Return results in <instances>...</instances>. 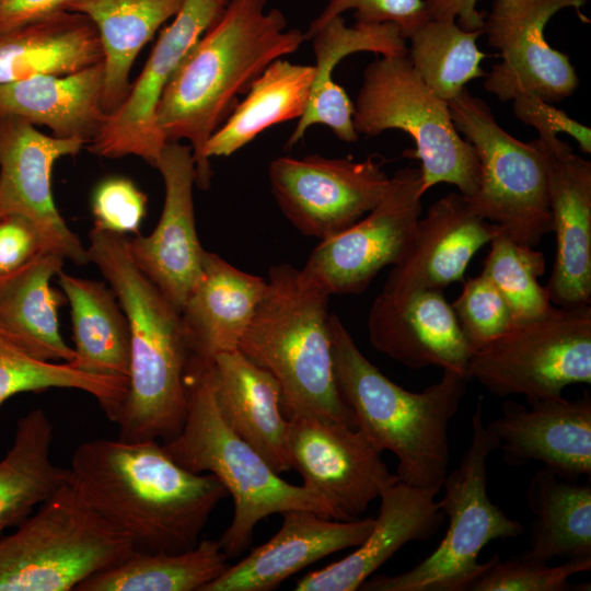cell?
<instances>
[{"label":"cell","instance_id":"obj_1","mask_svg":"<svg viewBox=\"0 0 591 591\" xmlns=\"http://www.w3.org/2000/svg\"><path fill=\"white\" fill-rule=\"evenodd\" d=\"M69 470L83 500L139 552L192 549L228 495L213 474L183 468L158 440L85 441Z\"/></svg>","mask_w":591,"mask_h":591},{"label":"cell","instance_id":"obj_2","mask_svg":"<svg viewBox=\"0 0 591 591\" xmlns=\"http://www.w3.org/2000/svg\"><path fill=\"white\" fill-rule=\"evenodd\" d=\"M268 0H229L220 19L179 63L157 109L166 142L187 140L195 161V184L208 189L212 171L205 149L255 79L276 59L299 49L304 32L288 28Z\"/></svg>","mask_w":591,"mask_h":591},{"label":"cell","instance_id":"obj_3","mask_svg":"<svg viewBox=\"0 0 591 591\" xmlns=\"http://www.w3.org/2000/svg\"><path fill=\"white\" fill-rule=\"evenodd\" d=\"M86 247L124 310L130 333V372L125 399L111 421L118 439L167 442L187 414L185 385L190 358L181 313L134 262L127 237L93 227Z\"/></svg>","mask_w":591,"mask_h":591},{"label":"cell","instance_id":"obj_4","mask_svg":"<svg viewBox=\"0 0 591 591\" xmlns=\"http://www.w3.org/2000/svg\"><path fill=\"white\" fill-rule=\"evenodd\" d=\"M335 376L357 428L381 451L398 460L399 480L439 493L450 463L449 424L465 395L468 378L443 370L422 392L391 381L355 344L340 318L329 314Z\"/></svg>","mask_w":591,"mask_h":591},{"label":"cell","instance_id":"obj_5","mask_svg":"<svg viewBox=\"0 0 591 591\" xmlns=\"http://www.w3.org/2000/svg\"><path fill=\"white\" fill-rule=\"evenodd\" d=\"M212 362L189 358L185 373L186 419L181 432L162 447L183 468L213 474L232 496V522L218 541L225 556H239L250 545L256 524L274 513L309 510L341 520L324 496L280 478L224 422L215 398Z\"/></svg>","mask_w":591,"mask_h":591},{"label":"cell","instance_id":"obj_6","mask_svg":"<svg viewBox=\"0 0 591 591\" xmlns=\"http://www.w3.org/2000/svg\"><path fill=\"white\" fill-rule=\"evenodd\" d=\"M329 297L291 265L270 267L239 350L275 378L286 418L323 416L357 428L335 376Z\"/></svg>","mask_w":591,"mask_h":591},{"label":"cell","instance_id":"obj_7","mask_svg":"<svg viewBox=\"0 0 591 591\" xmlns=\"http://www.w3.org/2000/svg\"><path fill=\"white\" fill-rule=\"evenodd\" d=\"M11 534L0 535V591H70L135 549L71 480Z\"/></svg>","mask_w":591,"mask_h":591},{"label":"cell","instance_id":"obj_8","mask_svg":"<svg viewBox=\"0 0 591 591\" xmlns=\"http://www.w3.org/2000/svg\"><path fill=\"white\" fill-rule=\"evenodd\" d=\"M358 135L376 137L389 129L410 136L420 161L424 194L440 183L457 187L467 199L479 186L474 147L455 128L449 103L419 77L407 56H382L370 62L354 103Z\"/></svg>","mask_w":591,"mask_h":591},{"label":"cell","instance_id":"obj_9","mask_svg":"<svg viewBox=\"0 0 591 591\" xmlns=\"http://www.w3.org/2000/svg\"><path fill=\"white\" fill-rule=\"evenodd\" d=\"M479 396L471 418L470 444L459 466L444 478V494L438 501L449 519L448 530L437 548L419 564L396 576L367 579L363 591H467L484 570L483 548L495 540L513 538L524 531L493 503L487 494V460L497 443L484 421Z\"/></svg>","mask_w":591,"mask_h":591},{"label":"cell","instance_id":"obj_10","mask_svg":"<svg viewBox=\"0 0 591 591\" xmlns=\"http://www.w3.org/2000/svg\"><path fill=\"white\" fill-rule=\"evenodd\" d=\"M448 103L455 128L479 161V186L467 199L472 208L513 242L535 247L553 231L546 146L538 138L523 142L508 134L466 88Z\"/></svg>","mask_w":591,"mask_h":591},{"label":"cell","instance_id":"obj_11","mask_svg":"<svg viewBox=\"0 0 591 591\" xmlns=\"http://www.w3.org/2000/svg\"><path fill=\"white\" fill-rule=\"evenodd\" d=\"M466 375L497 397L528 401L560 396L571 384L591 383V305H552L513 323L471 354Z\"/></svg>","mask_w":591,"mask_h":591},{"label":"cell","instance_id":"obj_12","mask_svg":"<svg viewBox=\"0 0 591 591\" xmlns=\"http://www.w3.org/2000/svg\"><path fill=\"white\" fill-rule=\"evenodd\" d=\"M421 172L397 170L381 201L356 223L322 240L300 270L327 294H358L404 256L422 212Z\"/></svg>","mask_w":591,"mask_h":591},{"label":"cell","instance_id":"obj_13","mask_svg":"<svg viewBox=\"0 0 591 591\" xmlns=\"http://www.w3.org/2000/svg\"><path fill=\"white\" fill-rule=\"evenodd\" d=\"M376 155L362 161L310 154L278 157L268 167L270 189L290 223L322 240L349 228L386 194L391 177Z\"/></svg>","mask_w":591,"mask_h":591},{"label":"cell","instance_id":"obj_14","mask_svg":"<svg viewBox=\"0 0 591 591\" xmlns=\"http://www.w3.org/2000/svg\"><path fill=\"white\" fill-rule=\"evenodd\" d=\"M589 0H494L485 14L483 33L498 49L501 61L486 73L484 89L508 102L529 94L547 103L569 97L579 86L570 58L553 48L545 27L559 11L571 8L583 23L581 9Z\"/></svg>","mask_w":591,"mask_h":591},{"label":"cell","instance_id":"obj_15","mask_svg":"<svg viewBox=\"0 0 591 591\" xmlns=\"http://www.w3.org/2000/svg\"><path fill=\"white\" fill-rule=\"evenodd\" d=\"M229 0H185L160 34L125 101L111 114L89 151L103 158L137 155L157 167L166 143L157 126L162 94L192 47L223 14Z\"/></svg>","mask_w":591,"mask_h":591},{"label":"cell","instance_id":"obj_16","mask_svg":"<svg viewBox=\"0 0 591 591\" xmlns=\"http://www.w3.org/2000/svg\"><path fill=\"white\" fill-rule=\"evenodd\" d=\"M287 419L291 467L304 486L332 503L343 521L359 519L384 489L399 480L359 428L323 416Z\"/></svg>","mask_w":591,"mask_h":591},{"label":"cell","instance_id":"obj_17","mask_svg":"<svg viewBox=\"0 0 591 591\" xmlns=\"http://www.w3.org/2000/svg\"><path fill=\"white\" fill-rule=\"evenodd\" d=\"M88 144L57 138L14 116L0 117V217L18 213L38 230L46 252L77 265L90 262L88 248L60 216L51 193L54 164Z\"/></svg>","mask_w":591,"mask_h":591},{"label":"cell","instance_id":"obj_18","mask_svg":"<svg viewBox=\"0 0 591 591\" xmlns=\"http://www.w3.org/2000/svg\"><path fill=\"white\" fill-rule=\"evenodd\" d=\"M155 169L165 189L160 220L150 235L139 234L127 243L136 265L181 311L201 276L206 252L195 223L192 148L166 142Z\"/></svg>","mask_w":591,"mask_h":591},{"label":"cell","instance_id":"obj_19","mask_svg":"<svg viewBox=\"0 0 591 591\" xmlns=\"http://www.w3.org/2000/svg\"><path fill=\"white\" fill-rule=\"evenodd\" d=\"M486 428L507 465L540 461L566 480L591 475V397L563 395L529 401V407L506 402Z\"/></svg>","mask_w":591,"mask_h":591},{"label":"cell","instance_id":"obj_20","mask_svg":"<svg viewBox=\"0 0 591 591\" xmlns=\"http://www.w3.org/2000/svg\"><path fill=\"white\" fill-rule=\"evenodd\" d=\"M538 139L547 151V193L556 254L545 286L551 303L591 304V162L557 135Z\"/></svg>","mask_w":591,"mask_h":591},{"label":"cell","instance_id":"obj_21","mask_svg":"<svg viewBox=\"0 0 591 591\" xmlns=\"http://www.w3.org/2000/svg\"><path fill=\"white\" fill-rule=\"evenodd\" d=\"M367 326L375 350L410 369L437 367L466 375L472 350L442 290L380 292Z\"/></svg>","mask_w":591,"mask_h":591},{"label":"cell","instance_id":"obj_22","mask_svg":"<svg viewBox=\"0 0 591 591\" xmlns=\"http://www.w3.org/2000/svg\"><path fill=\"white\" fill-rule=\"evenodd\" d=\"M497 225L482 218L461 193H449L420 217L409 247L392 266L382 293L442 290L463 281L467 265L490 242Z\"/></svg>","mask_w":591,"mask_h":591},{"label":"cell","instance_id":"obj_23","mask_svg":"<svg viewBox=\"0 0 591 591\" xmlns=\"http://www.w3.org/2000/svg\"><path fill=\"white\" fill-rule=\"evenodd\" d=\"M280 530L245 558L229 566L201 591H269L304 567L331 554L357 547L375 518L334 520L309 510L281 513Z\"/></svg>","mask_w":591,"mask_h":591},{"label":"cell","instance_id":"obj_24","mask_svg":"<svg viewBox=\"0 0 591 591\" xmlns=\"http://www.w3.org/2000/svg\"><path fill=\"white\" fill-rule=\"evenodd\" d=\"M437 491L397 480L380 496V511L364 541L343 559L299 579L296 591H354L401 547L431 538L444 521Z\"/></svg>","mask_w":591,"mask_h":591},{"label":"cell","instance_id":"obj_25","mask_svg":"<svg viewBox=\"0 0 591 591\" xmlns=\"http://www.w3.org/2000/svg\"><path fill=\"white\" fill-rule=\"evenodd\" d=\"M212 373L215 398L224 422L274 472L290 471L288 419L281 410L280 387L275 378L239 349L217 355Z\"/></svg>","mask_w":591,"mask_h":591},{"label":"cell","instance_id":"obj_26","mask_svg":"<svg viewBox=\"0 0 591 591\" xmlns=\"http://www.w3.org/2000/svg\"><path fill=\"white\" fill-rule=\"evenodd\" d=\"M266 290L262 277L206 251L201 276L179 311L190 356L212 361L239 349Z\"/></svg>","mask_w":591,"mask_h":591},{"label":"cell","instance_id":"obj_27","mask_svg":"<svg viewBox=\"0 0 591 591\" xmlns=\"http://www.w3.org/2000/svg\"><path fill=\"white\" fill-rule=\"evenodd\" d=\"M103 62L96 26L60 10L0 31V84L35 76H68Z\"/></svg>","mask_w":591,"mask_h":591},{"label":"cell","instance_id":"obj_28","mask_svg":"<svg viewBox=\"0 0 591 591\" xmlns=\"http://www.w3.org/2000/svg\"><path fill=\"white\" fill-rule=\"evenodd\" d=\"M63 258L40 253L19 269L0 275V333L28 356L42 361L76 359L63 340L58 320L65 294L50 286Z\"/></svg>","mask_w":591,"mask_h":591},{"label":"cell","instance_id":"obj_29","mask_svg":"<svg viewBox=\"0 0 591 591\" xmlns=\"http://www.w3.org/2000/svg\"><path fill=\"white\" fill-rule=\"evenodd\" d=\"M103 62L68 76H35L0 84V117L47 126L57 138L88 144L103 126Z\"/></svg>","mask_w":591,"mask_h":591},{"label":"cell","instance_id":"obj_30","mask_svg":"<svg viewBox=\"0 0 591 591\" xmlns=\"http://www.w3.org/2000/svg\"><path fill=\"white\" fill-rule=\"evenodd\" d=\"M185 0H77L67 10L85 14L103 49L102 105L113 113L126 99L129 73L141 48L179 11Z\"/></svg>","mask_w":591,"mask_h":591},{"label":"cell","instance_id":"obj_31","mask_svg":"<svg viewBox=\"0 0 591 591\" xmlns=\"http://www.w3.org/2000/svg\"><path fill=\"white\" fill-rule=\"evenodd\" d=\"M58 280L71 311L76 359L69 364L85 373L129 380V324L114 290L62 270Z\"/></svg>","mask_w":591,"mask_h":591},{"label":"cell","instance_id":"obj_32","mask_svg":"<svg viewBox=\"0 0 591 591\" xmlns=\"http://www.w3.org/2000/svg\"><path fill=\"white\" fill-rule=\"evenodd\" d=\"M53 437V422L40 408L16 421L12 444L0 460V535L70 482V470L51 459Z\"/></svg>","mask_w":591,"mask_h":591},{"label":"cell","instance_id":"obj_33","mask_svg":"<svg viewBox=\"0 0 591 591\" xmlns=\"http://www.w3.org/2000/svg\"><path fill=\"white\" fill-rule=\"evenodd\" d=\"M314 79V66L283 58L269 63L211 135L206 157H230L266 129L299 119L306 108Z\"/></svg>","mask_w":591,"mask_h":591},{"label":"cell","instance_id":"obj_34","mask_svg":"<svg viewBox=\"0 0 591 591\" xmlns=\"http://www.w3.org/2000/svg\"><path fill=\"white\" fill-rule=\"evenodd\" d=\"M525 495L534 518L530 547L521 557L542 563L591 558L590 480H566L543 467L531 477Z\"/></svg>","mask_w":591,"mask_h":591},{"label":"cell","instance_id":"obj_35","mask_svg":"<svg viewBox=\"0 0 591 591\" xmlns=\"http://www.w3.org/2000/svg\"><path fill=\"white\" fill-rule=\"evenodd\" d=\"M227 559L219 542L211 540L181 553L134 551L74 591H201L229 567Z\"/></svg>","mask_w":591,"mask_h":591},{"label":"cell","instance_id":"obj_36","mask_svg":"<svg viewBox=\"0 0 591 591\" xmlns=\"http://www.w3.org/2000/svg\"><path fill=\"white\" fill-rule=\"evenodd\" d=\"M483 30L467 31L455 21L430 19L410 39L407 58L424 82L450 102L466 84L486 76L480 62L487 57L477 46Z\"/></svg>","mask_w":591,"mask_h":591},{"label":"cell","instance_id":"obj_37","mask_svg":"<svg viewBox=\"0 0 591 591\" xmlns=\"http://www.w3.org/2000/svg\"><path fill=\"white\" fill-rule=\"evenodd\" d=\"M128 384L125 378L100 376L67 362L37 360L0 333V406L22 393L72 389L94 396L112 420L126 397Z\"/></svg>","mask_w":591,"mask_h":591},{"label":"cell","instance_id":"obj_38","mask_svg":"<svg viewBox=\"0 0 591 591\" xmlns=\"http://www.w3.org/2000/svg\"><path fill=\"white\" fill-rule=\"evenodd\" d=\"M315 55V79L310 97L334 101L345 90L333 78L335 67L349 55L371 51L382 56H407L406 38L393 23H360L347 26L339 15L323 25L310 39Z\"/></svg>","mask_w":591,"mask_h":591},{"label":"cell","instance_id":"obj_39","mask_svg":"<svg viewBox=\"0 0 591 591\" xmlns=\"http://www.w3.org/2000/svg\"><path fill=\"white\" fill-rule=\"evenodd\" d=\"M482 275L507 300L514 323L545 313L553 304L538 277L545 273L546 260L534 247L515 243L499 227L494 233Z\"/></svg>","mask_w":591,"mask_h":591},{"label":"cell","instance_id":"obj_40","mask_svg":"<svg viewBox=\"0 0 591 591\" xmlns=\"http://www.w3.org/2000/svg\"><path fill=\"white\" fill-rule=\"evenodd\" d=\"M485 563L467 591H566L572 589L571 576L591 569V558L548 566L521 556L501 560L496 554Z\"/></svg>","mask_w":591,"mask_h":591},{"label":"cell","instance_id":"obj_41","mask_svg":"<svg viewBox=\"0 0 591 591\" xmlns=\"http://www.w3.org/2000/svg\"><path fill=\"white\" fill-rule=\"evenodd\" d=\"M451 306L472 352L503 334L514 323L507 300L482 274L464 282Z\"/></svg>","mask_w":591,"mask_h":591},{"label":"cell","instance_id":"obj_42","mask_svg":"<svg viewBox=\"0 0 591 591\" xmlns=\"http://www.w3.org/2000/svg\"><path fill=\"white\" fill-rule=\"evenodd\" d=\"M347 11H354L356 22L393 23L406 39L430 20L425 0H326L324 9L304 32L305 40H310L328 21Z\"/></svg>","mask_w":591,"mask_h":591},{"label":"cell","instance_id":"obj_43","mask_svg":"<svg viewBox=\"0 0 591 591\" xmlns=\"http://www.w3.org/2000/svg\"><path fill=\"white\" fill-rule=\"evenodd\" d=\"M147 195L126 177L103 179L92 195L94 227L126 236L139 235L140 223L146 216Z\"/></svg>","mask_w":591,"mask_h":591},{"label":"cell","instance_id":"obj_44","mask_svg":"<svg viewBox=\"0 0 591 591\" xmlns=\"http://www.w3.org/2000/svg\"><path fill=\"white\" fill-rule=\"evenodd\" d=\"M512 102L517 119L535 128L538 136L567 134L578 142L584 153H591L590 127L534 95L522 94L514 97Z\"/></svg>","mask_w":591,"mask_h":591},{"label":"cell","instance_id":"obj_45","mask_svg":"<svg viewBox=\"0 0 591 591\" xmlns=\"http://www.w3.org/2000/svg\"><path fill=\"white\" fill-rule=\"evenodd\" d=\"M40 253L48 252L30 219L18 213L0 217V275L19 269Z\"/></svg>","mask_w":591,"mask_h":591},{"label":"cell","instance_id":"obj_46","mask_svg":"<svg viewBox=\"0 0 591 591\" xmlns=\"http://www.w3.org/2000/svg\"><path fill=\"white\" fill-rule=\"evenodd\" d=\"M74 1L77 0H2L0 2V31L67 10Z\"/></svg>","mask_w":591,"mask_h":591},{"label":"cell","instance_id":"obj_47","mask_svg":"<svg viewBox=\"0 0 591 591\" xmlns=\"http://www.w3.org/2000/svg\"><path fill=\"white\" fill-rule=\"evenodd\" d=\"M478 0H425L430 19L455 21L467 31L483 30L485 14L476 5Z\"/></svg>","mask_w":591,"mask_h":591},{"label":"cell","instance_id":"obj_48","mask_svg":"<svg viewBox=\"0 0 591 591\" xmlns=\"http://www.w3.org/2000/svg\"><path fill=\"white\" fill-rule=\"evenodd\" d=\"M1 1H2V0H0V2H1Z\"/></svg>","mask_w":591,"mask_h":591}]
</instances>
